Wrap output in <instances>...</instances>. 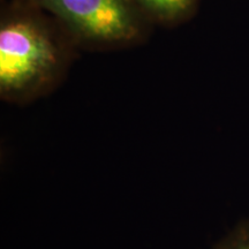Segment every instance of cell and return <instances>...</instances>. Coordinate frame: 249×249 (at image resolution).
<instances>
[{
    "mask_svg": "<svg viewBox=\"0 0 249 249\" xmlns=\"http://www.w3.org/2000/svg\"><path fill=\"white\" fill-rule=\"evenodd\" d=\"M66 53L48 23L33 9H17L0 24V95L23 103L50 91L60 79Z\"/></svg>",
    "mask_w": 249,
    "mask_h": 249,
    "instance_id": "1",
    "label": "cell"
},
{
    "mask_svg": "<svg viewBox=\"0 0 249 249\" xmlns=\"http://www.w3.org/2000/svg\"><path fill=\"white\" fill-rule=\"evenodd\" d=\"M52 15L79 42L117 46L143 35L144 14L134 0H26Z\"/></svg>",
    "mask_w": 249,
    "mask_h": 249,
    "instance_id": "2",
    "label": "cell"
},
{
    "mask_svg": "<svg viewBox=\"0 0 249 249\" xmlns=\"http://www.w3.org/2000/svg\"><path fill=\"white\" fill-rule=\"evenodd\" d=\"M145 18L160 23H174L188 18L198 0H134Z\"/></svg>",
    "mask_w": 249,
    "mask_h": 249,
    "instance_id": "3",
    "label": "cell"
},
{
    "mask_svg": "<svg viewBox=\"0 0 249 249\" xmlns=\"http://www.w3.org/2000/svg\"><path fill=\"white\" fill-rule=\"evenodd\" d=\"M213 249H249V218L235 224Z\"/></svg>",
    "mask_w": 249,
    "mask_h": 249,
    "instance_id": "4",
    "label": "cell"
}]
</instances>
